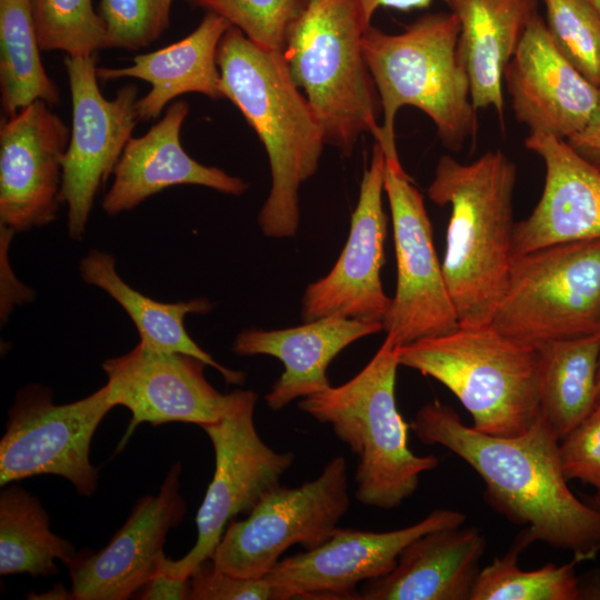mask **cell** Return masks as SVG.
<instances>
[{"label": "cell", "mask_w": 600, "mask_h": 600, "mask_svg": "<svg viewBox=\"0 0 600 600\" xmlns=\"http://www.w3.org/2000/svg\"><path fill=\"white\" fill-rule=\"evenodd\" d=\"M410 428L422 443L442 446L468 463L484 482L488 503L524 526L533 542L572 551L577 561L600 551V511L571 492L560 439L542 416L518 436L498 437L466 426L436 400L417 411Z\"/></svg>", "instance_id": "obj_1"}, {"label": "cell", "mask_w": 600, "mask_h": 600, "mask_svg": "<svg viewBox=\"0 0 600 600\" xmlns=\"http://www.w3.org/2000/svg\"><path fill=\"white\" fill-rule=\"evenodd\" d=\"M217 63L223 98L241 111L269 158L271 189L258 216L260 229L270 238H292L299 189L318 169L323 131L281 51L258 46L231 26L220 40Z\"/></svg>", "instance_id": "obj_2"}, {"label": "cell", "mask_w": 600, "mask_h": 600, "mask_svg": "<svg viewBox=\"0 0 600 600\" xmlns=\"http://www.w3.org/2000/svg\"><path fill=\"white\" fill-rule=\"evenodd\" d=\"M517 166L502 151L470 163L442 156L428 187L450 206L442 273L459 327L490 324L504 291L513 250Z\"/></svg>", "instance_id": "obj_3"}, {"label": "cell", "mask_w": 600, "mask_h": 600, "mask_svg": "<svg viewBox=\"0 0 600 600\" xmlns=\"http://www.w3.org/2000/svg\"><path fill=\"white\" fill-rule=\"evenodd\" d=\"M459 32V20L450 11L423 14L397 34L372 24L364 30L362 52L383 116L374 139L383 149H397L394 119L403 106L424 112L451 151L476 139L478 109L458 54Z\"/></svg>", "instance_id": "obj_4"}, {"label": "cell", "mask_w": 600, "mask_h": 600, "mask_svg": "<svg viewBox=\"0 0 600 600\" xmlns=\"http://www.w3.org/2000/svg\"><path fill=\"white\" fill-rule=\"evenodd\" d=\"M397 346L383 343L352 379L301 398L298 407L331 427L358 457L356 498L368 507L398 508L419 487L420 476L439 464L436 456H417L408 443L409 424L396 403Z\"/></svg>", "instance_id": "obj_5"}, {"label": "cell", "mask_w": 600, "mask_h": 600, "mask_svg": "<svg viewBox=\"0 0 600 600\" xmlns=\"http://www.w3.org/2000/svg\"><path fill=\"white\" fill-rule=\"evenodd\" d=\"M364 24L354 0H308L291 24L283 57L326 143L349 157L364 133L380 129V98L366 62Z\"/></svg>", "instance_id": "obj_6"}, {"label": "cell", "mask_w": 600, "mask_h": 600, "mask_svg": "<svg viewBox=\"0 0 600 600\" xmlns=\"http://www.w3.org/2000/svg\"><path fill=\"white\" fill-rule=\"evenodd\" d=\"M397 358L447 387L478 431L518 436L541 416L536 347L491 324L459 327L397 347Z\"/></svg>", "instance_id": "obj_7"}, {"label": "cell", "mask_w": 600, "mask_h": 600, "mask_svg": "<svg viewBox=\"0 0 600 600\" xmlns=\"http://www.w3.org/2000/svg\"><path fill=\"white\" fill-rule=\"evenodd\" d=\"M490 324L531 346L600 333V239L514 256Z\"/></svg>", "instance_id": "obj_8"}, {"label": "cell", "mask_w": 600, "mask_h": 600, "mask_svg": "<svg viewBox=\"0 0 600 600\" xmlns=\"http://www.w3.org/2000/svg\"><path fill=\"white\" fill-rule=\"evenodd\" d=\"M257 399L252 390L237 389L228 393L220 420L201 427L212 443L216 467L197 512V541L179 560L162 553L157 571L189 579L199 563L211 558L229 522L239 514L248 516L280 486L292 466L293 452H278L260 438L254 424Z\"/></svg>", "instance_id": "obj_9"}, {"label": "cell", "mask_w": 600, "mask_h": 600, "mask_svg": "<svg viewBox=\"0 0 600 600\" xmlns=\"http://www.w3.org/2000/svg\"><path fill=\"white\" fill-rule=\"evenodd\" d=\"M350 506L348 464L332 458L313 480L270 491L241 521H230L211 556L234 577H266L294 544L307 550L326 542Z\"/></svg>", "instance_id": "obj_10"}, {"label": "cell", "mask_w": 600, "mask_h": 600, "mask_svg": "<svg viewBox=\"0 0 600 600\" xmlns=\"http://www.w3.org/2000/svg\"><path fill=\"white\" fill-rule=\"evenodd\" d=\"M114 408L106 383L90 396L54 404L51 389L34 383L20 389L8 411L0 441V484L39 474L69 480L83 497H92L98 470L90 462V444Z\"/></svg>", "instance_id": "obj_11"}, {"label": "cell", "mask_w": 600, "mask_h": 600, "mask_svg": "<svg viewBox=\"0 0 600 600\" xmlns=\"http://www.w3.org/2000/svg\"><path fill=\"white\" fill-rule=\"evenodd\" d=\"M388 197L397 261V286L383 321L397 346L447 334L459 328L439 262L423 198L401 166L398 152H384Z\"/></svg>", "instance_id": "obj_12"}, {"label": "cell", "mask_w": 600, "mask_h": 600, "mask_svg": "<svg viewBox=\"0 0 600 600\" xmlns=\"http://www.w3.org/2000/svg\"><path fill=\"white\" fill-rule=\"evenodd\" d=\"M97 54L66 56L72 126L63 159L61 202L68 208L67 230L72 240H82L99 188L113 172L139 121L138 88L128 84L114 99L99 89Z\"/></svg>", "instance_id": "obj_13"}, {"label": "cell", "mask_w": 600, "mask_h": 600, "mask_svg": "<svg viewBox=\"0 0 600 600\" xmlns=\"http://www.w3.org/2000/svg\"><path fill=\"white\" fill-rule=\"evenodd\" d=\"M464 521V513L440 508L417 523L386 532L338 528L322 544L281 559L263 578L277 600H359L358 584L390 572L411 541Z\"/></svg>", "instance_id": "obj_14"}, {"label": "cell", "mask_w": 600, "mask_h": 600, "mask_svg": "<svg viewBox=\"0 0 600 600\" xmlns=\"http://www.w3.org/2000/svg\"><path fill=\"white\" fill-rule=\"evenodd\" d=\"M384 169V151L376 141L360 182L346 246L328 274L310 283L303 293L304 322L339 316L383 323L391 303L381 282L388 226L382 203Z\"/></svg>", "instance_id": "obj_15"}, {"label": "cell", "mask_w": 600, "mask_h": 600, "mask_svg": "<svg viewBox=\"0 0 600 600\" xmlns=\"http://www.w3.org/2000/svg\"><path fill=\"white\" fill-rule=\"evenodd\" d=\"M71 130L43 100L0 124V223L22 232L56 220Z\"/></svg>", "instance_id": "obj_16"}, {"label": "cell", "mask_w": 600, "mask_h": 600, "mask_svg": "<svg viewBox=\"0 0 600 600\" xmlns=\"http://www.w3.org/2000/svg\"><path fill=\"white\" fill-rule=\"evenodd\" d=\"M206 367L193 356L156 349L140 341L129 352L107 359L102 369L111 401L131 412L119 449L142 422H188L201 428L219 421L228 393H220L208 382Z\"/></svg>", "instance_id": "obj_17"}, {"label": "cell", "mask_w": 600, "mask_h": 600, "mask_svg": "<svg viewBox=\"0 0 600 600\" xmlns=\"http://www.w3.org/2000/svg\"><path fill=\"white\" fill-rule=\"evenodd\" d=\"M181 464L167 472L158 494L141 497L123 526L97 552L78 551L66 566L76 600H126L156 572L170 529L187 511L179 492Z\"/></svg>", "instance_id": "obj_18"}, {"label": "cell", "mask_w": 600, "mask_h": 600, "mask_svg": "<svg viewBox=\"0 0 600 600\" xmlns=\"http://www.w3.org/2000/svg\"><path fill=\"white\" fill-rule=\"evenodd\" d=\"M503 81L518 122L529 132L563 140L587 127L600 101V89L562 57L539 13L528 23Z\"/></svg>", "instance_id": "obj_19"}, {"label": "cell", "mask_w": 600, "mask_h": 600, "mask_svg": "<svg viewBox=\"0 0 600 600\" xmlns=\"http://www.w3.org/2000/svg\"><path fill=\"white\" fill-rule=\"evenodd\" d=\"M524 146L542 159L546 178L538 203L514 224V256L600 239V170L550 134L529 132Z\"/></svg>", "instance_id": "obj_20"}, {"label": "cell", "mask_w": 600, "mask_h": 600, "mask_svg": "<svg viewBox=\"0 0 600 600\" xmlns=\"http://www.w3.org/2000/svg\"><path fill=\"white\" fill-rule=\"evenodd\" d=\"M186 101L172 102L160 121L141 137H131L114 170L111 188L102 208L109 216L130 211L163 189L180 184L211 188L241 196L249 184L216 167L191 158L180 142L181 127L188 116Z\"/></svg>", "instance_id": "obj_21"}, {"label": "cell", "mask_w": 600, "mask_h": 600, "mask_svg": "<svg viewBox=\"0 0 600 600\" xmlns=\"http://www.w3.org/2000/svg\"><path fill=\"white\" fill-rule=\"evenodd\" d=\"M381 330V322L330 316L287 329H246L236 337L232 351L271 356L283 363L282 374L266 394L268 407L278 411L330 387L327 371L331 361L352 342Z\"/></svg>", "instance_id": "obj_22"}, {"label": "cell", "mask_w": 600, "mask_h": 600, "mask_svg": "<svg viewBox=\"0 0 600 600\" xmlns=\"http://www.w3.org/2000/svg\"><path fill=\"white\" fill-rule=\"evenodd\" d=\"M487 541L476 527L427 532L387 574L363 582L359 600H470Z\"/></svg>", "instance_id": "obj_23"}, {"label": "cell", "mask_w": 600, "mask_h": 600, "mask_svg": "<svg viewBox=\"0 0 600 600\" xmlns=\"http://www.w3.org/2000/svg\"><path fill=\"white\" fill-rule=\"evenodd\" d=\"M230 27L223 17L208 11L187 37L136 56L130 67L97 68L98 78H137L150 83L149 93L136 102L138 119L143 121L158 118L181 94L196 92L211 99L223 98L217 54L220 40Z\"/></svg>", "instance_id": "obj_24"}, {"label": "cell", "mask_w": 600, "mask_h": 600, "mask_svg": "<svg viewBox=\"0 0 600 600\" xmlns=\"http://www.w3.org/2000/svg\"><path fill=\"white\" fill-rule=\"evenodd\" d=\"M460 23L458 54L477 109L492 108L503 121V72L538 13L539 0H442Z\"/></svg>", "instance_id": "obj_25"}, {"label": "cell", "mask_w": 600, "mask_h": 600, "mask_svg": "<svg viewBox=\"0 0 600 600\" xmlns=\"http://www.w3.org/2000/svg\"><path fill=\"white\" fill-rule=\"evenodd\" d=\"M79 272L86 283L103 290L123 308L138 330L140 342L156 349L193 356L219 371L227 383L244 382V372L217 362L186 330L184 317L209 312L212 309L210 300L197 298L171 303L153 300L123 281L116 270L112 254L97 249L81 259Z\"/></svg>", "instance_id": "obj_26"}, {"label": "cell", "mask_w": 600, "mask_h": 600, "mask_svg": "<svg viewBox=\"0 0 600 600\" xmlns=\"http://www.w3.org/2000/svg\"><path fill=\"white\" fill-rule=\"evenodd\" d=\"M534 347L541 416L561 439L596 407L600 333Z\"/></svg>", "instance_id": "obj_27"}, {"label": "cell", "mask_w": 600, "mask_h": 600, "mask_svg": "<svg viewBox=\"0 0 600 600\" xmlns=\"http://www.w3.org/2000/svg\"><path fill=\"white\" fill-rule=\"evenodd\" d=\"M70 541L50 529L40 500L24 488L6 484L0 492V573L50 577L59 572L54 560L68 566L76 557Z\"/></svg>", "instance_id": "obj_28"}, {"label": "cell", "mask_w": 600, "mask_h": 600, "mask_svg": "<svg viewBox=\"0 0 600 600\" xmlns=\"http://www.w3.org/2000/svg\"><path fill=\"white\" fill-rule=\"evenodd\" d=\"M29 0H0V92L4 117L37 100L60 103L47 74Z\"/></svg>", "instance_id": "obj_29"}, {"label": "cell", "mask_w": 600, "mask_h": 600, "mask_svg": "<svg viewBox=\"0 0 600 600\" xmlns=\"http://www.w3.org/2000/svg\"><path fill=\"white\" fill-rule=\"evenodd\" d=\"M531 543L532 538L523 529L507 553L480 570L470 600H579L576 559L530 571L518 567L519 556Z\"/></svg>", "instance_id": "obj_30"}, {"label": "cell", "mask_w": 600, "mask_h": 600, "mask_svg": "<svg viewBox=\"0 0 600 600\" xmlns=\"http://www.w3.org/2000/svg\"><path fill=\"white\" fill-rule=\"evenodd\" d=\"M40 49L67 56L93 54L108 49L102 18L92 0H29Z\"/></svg>", "instance_id": "obj_31"}, {"label": "cell", "mask_w": 600, "mask_h": 600, "mask_svg": "<svg viewBox=\"0 0 600 600\" xmlns=\"http://www.w3.org/2000/svg\"><path fill=\"white\" fill-rule=\"evenodd\" d=\"M547 28L562 57L600 89V17L586 0H546Z\"/></svg>", "instance_id": "obj_32"}, {"label": "cell", "mask_w": 600, "mask_h": 600, "mask_svg": "<svg viewBox=\"0 0 600 600\" xmlns=\"http://www.w3.org/2000/svg\"><path fill=\"white\" fill-rule=\"evenodd\" d=\"M308 0H199L258 46L283 51L288 31Z\"/></svg>", "instance_id": "obj_33"}, {"label": "cell", "mask_w": 600, "mask_h": 600, "mask_svg": "<svg viewBox=\"0 0 600 600\" xmlns=\"http://www.w3.org/2000/svg\"><path fill=\"white\" fill-rule=\"evenodd\" d=\"M172 0H100L108 48L138 50L169 27Z\"/></svg>", "instance_id": "obj_34"}, {"label": "cell", "mask_w": 600, "mask_h": 600, "mask_svg": "<svg viewBox=\"0 0 600 600\" xmlns=\"http://www.w3.org/2000/svg\"><path fill=\"white\" fill-rule=\"evenodd\" d=\"M563 476L592 486L600 494V406L559 441Z\"/></svg>", "instance_id": "obj_35"}, {"label": "cell", "mask_w": 600, "mask_h": 600, "mask_svg": "<svg viewBox=\"0 0 600 600\" xmlns=\"http://www.w3.org/2000/svg\"><path fill=\"white\" fill-rule=\"evenodd\" d=\"M190 600H277L266 578H240L218 569L211 558L189 576Z\"/></svg>", "instance_id": "obj_36"}, {"label": "cell", "mask_w": 600, "mask_h": 600, "mask_svg": "<svg viewBox=\"0 0 600 600\" xmlns=\"http://www.w3.org/2000/svg\"><path fill=\"white\" fill-rule=\"evenodd\" d=\"M189 579L176 578L157 571L141 588L139 599L142 600H181L189 599Z\"/></svg>", "instance_id": "obj_37"}, {"label": "cell", "mask_w": 600, "mask_h": 600, "mask_svg": "<svg viewBox=\"0 0 600 600\" xmlns=\"http://www.w3.org/2000/svg\"><path fill=\"white\" fill-rule=\"evenodd\" d=\"M566 141L579 156L600 170V101L587 127Z\"/></svg>", "instance_id": "obj_38"}, {"label": "cell", "mask_w": 600, "mask_h": 600, "mask_svg": "<svg viewBox=\"0 0 600 600\" xmlns=\"http://www.w3.org/2000/svg\"><path fill=\"white\" fill-rule=\"evenodd\" d=\"M360 9L364 24L371 26V20L379 8H393L401 11L426 9L432 0H354Z\"/></svg>", "instance_id": "obj_39"}, {"label": "cell", "mask_w": 600, "mask_h": 600, "mask_svg": "<svg viewBox=\"0 0 600 600\" xmlns=\"http://www.w3.org/2000/svg\"><path fill=\"white\" fill-rule=\"evenodd\" d=\"M579 600H600V569L578 577Z\"/></svg>", "instance_id": "obj_40"}, {"label": "cell", "mask_w": 600, "mask_h": 600, "mask_svg": "<svg viewBox=\"0 0 600 600\" xmlns=\"http://www.w3.org/2000/svg\"><path fill=\"white\" fill-rule=\"evenodd\" d=\"M32 599H73L71 590L67 591L62 584L54 587L52 590L38 594V597H32Z\"/></svg>", "instance_id": "obj_41"}, {"label": "cell", "mask_w": 600, "mask_h": 600, "mask_svg": "<svg viewBox=\"0 0 600 600\" xmlns=\"http://www.w3.org/2000/svg\"><path fill=\"white\" fill-rule=\"evenodd\" d=\"M583 501H586L589 506L600 511V494L594 493L593 496H584Z\"/></svg>", "instance_id": "obj_42"}, {"label": "cell", "mask_w": 600, "mask_h": 600, "mask_svg": "<svg viewBox=\"0 0 600 600\" xmlns=\"http://www.w3.org/2000/svg\"><path fill=\"white\" fill-rule=\"evenodd\" d=\"M600 406V358L597 374V392H596V407Z\"/></svg>", "instance_id": "obj_43"}, {"label": "cell", "mask_w": 600, "mask_h": 600, "mask_svg": "<svg viewBox=\"0 0 600 600\" xmlns=\"http://www.w3.org/2000/svg\"><path fill=\"white\" fill-rule=\"evenodd\" d=\"M600 17V0H586Z\"/></svg>", "instance_id": "obj_44"}, {"label": "cell", "mask_w": 600, "mask_h": 600, "mask_svg": "<svg viewBox=\"0 0 600 600\" xmlns=\"http://www.w3.org/2000/svg\"><path fill=\"white\" fill-rule=\"evenodd\" d=\"M192 1L197 2V1H199V0H192Z\"/></svg>", "instance_id": "obj_45"}, {"label": "cell", "mask_w": 600, "mask_h": 600, "mask_svg": "<svg viewBox=\"0 0 600 600\" xmlns=\"http://www.w3.org/2000/svg\"><path fill=\"white\" fill-rule=\"evenodd\" d=\"M541 1H546V0H541Z\"/></svg>", "instance_id": "obj_46"}]
</instances>
